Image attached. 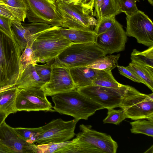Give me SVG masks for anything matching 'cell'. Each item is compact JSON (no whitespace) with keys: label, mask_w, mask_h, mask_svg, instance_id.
Returning a JSON list of instances; mask_svg holds the SVG:
<instances>
[{"label":"cell","mask_w":153,"mask_h":153,"mask_svg":"<svg viewBox=\"0 0 153 153\" xmlns=\"http://www.w3.org/2000/svg\"><path fill=\"white\" fill-rule=\"evenodd\" d=\"M51 98L55 111L72 116L78 121L81 119L87 120L97 111L104 109L76 89L53 95Z\"/></svg>","instance_id":"7a4b0ae2"},{"label":"cell","mask_w":153,"mask_h":153,"mask_svg":"<svg viewBox=\"0 0 153 153\" xmlns=\"http://www.w3.org/2000/svg\"><path fill=\"white\" fill-rule=\"evenodd\" d=\"M6 5L15 18L24 22L26 18V7L23 0H0Z\"/></svg>","instance_id":"cb8c5ba5"},{"label":"cell","mask_w":153,"mask_h":153,"mask_svg":"<svg viewBox=\"0 0 153 153\" xmlns=\"http://www.w3.org/2000/svg\"><path fill=\"white\" fill-rule=\"evenodd\" d=\"M34 54L31 46L27 45L21 55L19 62L20 75L30 64L34 62Z\"/></svg>","instance_id":"f546056e"},{"label":"cell","mask_w":153,"mask_h":153,"mask_svg":"<svg viewBox=\"0 0 153 153\" xmlns=\"http://www.w3.org/2000/svg\"><path fill=\"white\" fill-rule=\"evenodd\" d=\"M16 107L17 111H55L45 92L36 88H19Z\"/></svg>","instance_id":"8fae6325"},{"label":"cell","mask_w":153,"mask_h":153,"mask_svg":"<svg viewBox=\"0 0 153 153\" xmlns=\"http://www.w3.org/2000/svg\"><path fill=\"white\" fill-rule=\"evenodd\" d=\"M78 121L74 119L68 121L61 118L53 120L41 126L42 131L35 143L42 144L69 141L75 135L74 131Z\"/></svg>","instance_id":"9c48e42d"},{"label":"cell","mask_w":153,"mask_h":153,"mask_svg":"<svg viewBox=\"0 0 153 153\" xmlns=\"http://www.w3.org/2000/svg\"><path fill=\"white\" fill-rule=\"evenodd\" d=\"M117 67L120 73L123 76L134 82L141 83L144 84L143 81L128 66L124 67L118 65Z\"/></svg>","instance_id":"e575fe53"},{"label":"cell","mask_w":153,"mask_h":153,"mask_svg":"<svg viewBox=\"0 0 153 153\" xmlns=\"http://www.w3.org/2000/svg\"><path fill=\"white\" fill-rule=\"evenodd\" d=\"M127 36L135 38L140 44L149 47L153 45V23L144 12L138 10L126 15Z\"/></svg>","instance_id":"30bf717a"},{"label":"cell","mask_w":153,"mask_h":153,"mask_svg":"<svg viewBox=\"0 0 153 153\" xmlns=\"http://www.w3.org/2000/svg\"><path fill=\"white\" fill-rule=\"evenodd\" d=\"M50 0L53 2H54V3H55V2L56 1V0Z\"/></svg>","instance_id":"bcb514c9"},{"label":"cell","mask_w":153,"mask_h":153,"mask_svg":"<svg viewBox=\"0 0 153 153\" xmlns=\"http://www.w3.org/2000/svg\"><path fill=\"white\" fill-rule=\"evenodd\" d=\"M101 12L102 19L121 13L118 0H102Z\"/></svg>","instance_id":"4316f807"},{"label":"cell","mask_w":153,"mask_h":153,"mask_svg":"<svg viewBox=\"0 0 153 153\" xmlns=\"http://www.w3.org/2000/svg\"><path fill=\"white\" fill-rule=\"evenodd\" d=\"M99 71L87 67H76L70 69L76 88L92 85Z\"/></svg>","instance_id":"e0dca14e"},{"label":"cell","mask_w":153,"mask_h":153,"mask_svg":"<svg viewBox=\"0 0 153 153\" xmlns=\"http://www.w3.org/2000/svg\"><path fill=\"white\" fill-rule=\"evenodd\" d=\"M102 0H94L93 17H95L97 21L102 19L101 7Z\"/></svg>","instance_id":"74e56055"},{"label":"cell","mask_w":153,"mask_h":153,"mask_svg":"<svg viewBox=\"0 0 153 153\" xmlns=\"http://www.w3.org/2000/svg\"><path fill=\"white\" fill-rule=\"evenodd\" d=\"M126 118L153 120V93L146 94L129 86L119 106Z\"/></svg>","instance_id":"8992f818"},{"label":"cell","mask_w":153,"mask_h":153,"mask_svg":"<svg viewBox=\"0 0 153 153\" xmlns=\"http://www.w3.org/2000/svg\"><path fill=\"white\" fill-rule=\"evenodd\" d=\"M50 78L41 88L47 96L68 92L76 88L70 69L52 65Z\"/></svg>","instance_id":"5bb4252c"},{"label":"cell","mask_w":153,"mask_h":153,"mask_svg":"<svg viewBox=\"0 0 153 153\" xmlns=\"http://www.w3.org/2000/svg\"><path fill=\"white\" fill-rule=\"evenodd\" d=\"M59 27L51 26L42 33L34 40L31 48L34 62L45 63L54 60L65 49L74 43L63 36Z\"/></svg>","instance_id":"277c9868"},{"label":"cell","mask_w":153,"mask_h":153,"mask_svg":"<svg viewBox=\"0 0 153 153\" xmlns=\"http://www.w3.org/2000/svg\"><path fill=\"white\" fill-rule=\"evenodd\" d=\"M139 0H118L120 11L127 15H130L136 12L138 10L136 5Z\"/></svg>","instance_id":"836d02e7"},{"label":"cell","mask_w":153,"mask_h":153,"mask_svg":"<svg viewBox=\"0 0 153 153\" xmlns=\"http://www.w3.org/2000/svg\"><path fill=\"white\" fill-rule=\"evenodd\" d=\"M115 15L102 18L97 21L94 30L97 35H100L108 30L114 24L116 20Z\"/></svg>","instance_id":"d6a6232c"},{"label":"cell","mask_w":153,"mask_h":153,"mask_svg":"<svg viewBox=\"0 0 153 153\" xmlns=\"http://www.w3.org/2000/svg\"><path fill=\"white\" fill-rule=\"evenodd\" d=\"M33 62L29 64L20 75L15 85L19 88H41L45 84L39 76Z\"/></svg>","instance_id":"2e32d148"},{"label":"cell","mask_w":153,"mask_h":153,"mask_svg":"<svg viewBox=\"0 0 153 153\" xmlns=\"http://www.w3.org/2000/svg\"><path fill=\"white\" fill-rule=\"evenodd\" d=\"M8 115L5 113L0 111V126Z\"/></svg>","instance_id":"60d3db41"},{"label":"cell","mask_w":153,"mask_h":153,"mask_svg":"<svg viewBox=\"0 0 153 153\" xmlns=\"http://www.w3.org/2000/svg\"><path fill=\"white\" fill-rule=\"evenodd\" d=\"M19 88L16 85L0 93V111L8 115L17 111L16 100Z\"/></svg>","instance_id":"d6986e66"},{"label":"cell","mask_w":153,"mask_h":153,"mask_svg":"<svg viewBox=\"0 0 153 153\" xmlns=\"http://www.w3.org/2000/svg\"><path fill=\"white\" fill-rule=\"evenodd\" d=\"M129 86L123 89H117L91 85L76 89L104 108H114L119 107Z\"/></svg>","instance_id":"7c38bea8"},{"label":"cell","mask_w":153,"mask_h":153,"mask_svg":"<svg viewBox=\"0 0 153 153\" xmlns=\"http://www.w3.org/2000/svg\"><path fill=\"white\" fill-rule=\"evenodd\" d=\"M92 85L117 89L125 88L128 86L117 82L113 76L111 71L103 70L99 71Z\"/></svg>","instance_id":"ffe728a7"},{"label":"cell","mask_w":153,"mask_h":153,"mask_svg":"<svg viewBox=\"0 0 153 153\" xmlns=\"http://www.w3.org/2000/svg\"><path fill=\"white\" fill-rule=\"evenodd\" d=\"M131 62L141 65L153 67V45L142 51L134 49L131 53Z\"/></svg>","instance_id":"603a6c76"},{"label":"cell","mask_w":153,"mask_h":153,"mask_svg":"<svg viewBox=\"0 0 153 153\" xmlns=\"http://www.w3.org/2000/svg\"><path fill=\"white\" fill-rule=\"evenodd\" d=\"M130 131L134 134H142L153 137V120L139 119L130 122Z\"/></svg>","instance_id":"d4e9b609"},{"label":"cell","mask_w":153,"mask_h":153,"mask_svg":"<svg viewBox=\"0 0 153 153\" xmlns=\"http://www.w3.org/2000/svg\"><path fill=\"white\" fill-rule=\"evenodd\" d=\"M0 141L13 153H37V145L27 143L5 121L0 126Z\"/></svg>","instance_id":"9a60e30c"},{"label":"cell","mask_w":153,"mask_h":153,"mask_svg":"<svg viewBox=\"0 0 153 153\" xmlns=\"http://www.w3.org/2000/svg\"><path fill=\"white\" fill-rule=\"evenodd\" d=\"M143 81L144 84L153 91V67L130 63L127 66Z\"/></svg>","instance_id":"44dd1931"},{"label":"cell","mask_w":153,"mask_h":153,"mask_svg":"<svg viewBox=\"0 0 153 153\" xmlns=\"http://www.w3.org/2000/svg\"><path fill=\"white\" fill-rule=\"evenodd\" d=\"M106 55L95 42L74 43L55 58L52 65L69 69L86 67Z\"/></svg>","instance_id":"5b68a950"},{"label":"cell","mask_w":153,"mask_h":153,"mask_svg":"<svg viewBox=\"0 0 153 153\" xmlns=\"http://www.w3.org/2000/svg\"><path fill=\"white\" fill-rule=\"evenodd\" d=\"M148 2L152 5L153 4V0H147Z\"/></svg>","instance_id":"f6af8a7d"},{"label":"cell","mask_w":153,"mask_h":153,"mask_svg":"<svg viewBox=\"0 0 153 153\" xmlns=\"http://www.w3.org/2000/svg\"><path fill=\"white\" fill-rule=\"evenodd\" d=\"M0 15L12 20L15 19L10 11L7 8L6 4L1 1H0Z\"/></svg>","instance_id":"f35d334b"},{"label":"cell","mask_w":153,"mask_h":153,"mask_svg":"<svg viewBox=\"0 0 153 153\" xmlns=\"http://www.w3.org/2000/svg\"><path fill=\"white\" fill-rule=\"evenodd\" d=\"M127 40L122 25L116 20L108 30L97 36L95 43L106 55L111 54L124 51Z\"/></svg>","instance_id":"4fadbf2b"},{"label":"cell","mask_w":153,"mask_h":153,"mask_svg":"<svg viewBox=\"0 0 153 153\" xmlns=\"http://www.w3.org/2000/svg\"><path fill=\"white\" fill-rule=\"evenodd\" d=\"M54 61V60L50 61L43 65H39L37 63H35L34 64L37 73L45 83L48 81L50 78L52 66Z\"/></svg>","instance_id":"4dcf8cb0"},{"label":"cell","mask_w":153,"mask_h":153,"mask_svg":"<svg viewBox=\"0 0 153 153\" xmlns=\"http://www.w3.org/2000/svg\"><path fill=\"white\" fill-rule=\"evenodd\" d=\"M76 137L61 150V153H116L117 143L110 135L92 128L91 125L82 124Z\"/></svg>","instance_id":"6da1fadb"},{"label":"cell","mask_w":153,"mask_h":153,"mask_svg":"<svg viewBox=\"0 0 153 153\" xmlns=\"http://www.w3.org/2000/svg\"><path fill=\"white\" fill-rule=\"evenodd\" d=\"M94 1V0H73L71 3L81 7L87 13L92 16Z\"/></svg>","instance_id":"d590c367"},{"label":"cell","mask_w":153,"mask_h":153,"mask_svg":"<svg viewBox=\"0 0 153 153\" xmlns=\"http://www.w3.org/2000/svg\"><path fill=\"white\" fill-rule=\"evenodd\" d=\"M22 52L13 36L0 28V87L15 85L20 75Z\"/></svg>","instance_id":"3957f363"},{"label":"cell","mask_w":153,"mask_h":153,"mask_svg":"<svg viewBox=\"0 0 153 153\" xmlns=\"http://www.w3.org/2000/svg\"><path fill=\"white\" fill-rule=\"evenodd\" d=\"M12 20L0 15V28L10 36H13L11 29Z\"/></svg>","instance_id":"8d00e7d4"},{"label":"cell","mask_w":153,"mask_h":153,"mask_svg":"<svg viewBox=\"0 0 153 153\" xmlns=\"http://www.w3.org/2000/svg\"><path fill=\"white\" fill-rule=\"evenodd\" d=\"M14 129L26 142L30 144L35 143L42 131L41 127L33 128L18 127Z\"/></svg>","instance_id":"83f0119b"},{"label":"cell","mask_w":153,"mask_h":153,"mask_svg":"<svg viewBox=\"0 0 153 153\" xmlns=\"http://www.w3.org/2000/svg\"><path fill=\"white\" fill-rule=\"evenodd\" d=\"M0 153H13L9 148L0 141Z\"/></svg>","instance_id":"ab89813d"},{"label":"cell","mask_w":153,"mask_h":153,"mask_svg":"<svg viewBox=\"0 0 153 153\" xmlns=\"http://www.w3.org/2000/svg\"><path fill=\"white\" fill-rule=\"evenodd\" d=\"M59 30L65 38L76 43L95 42L97 35L94 30H83L59 27Z\"/></svg>","instance_id":"ac0fdd59"},{"label":"cell","mask_w":153,"mask_h":153,"mask_svg":"<svg viewBox=\"0 0 153 153\" xmlns=\"http://www.w3.org/2000/svg\"><path fill=\"white\" fill-rule=\"evenodd\" d=\"M26 18L30 22H41L51 26L61 27L63 19L55 3L50 0H23Z\"/></svg>","instance_id":"52a82bcc"},{"label":"cell","mask_w":153,"mask_h":153,"mask_svg":"<svg viewBox=\"0 0 153 153\" xmlns=\"http://www.w3.org/2000/svg\"><path fill=\"white\" fill-rule=\"evenodd\" d=\"M68 141L62 143L37 144V153H59L70 142Z\"/></svg>","instance_id":"1f68e13d"},{"label":"cell","mask_w":153,"mask_h":153,"mask_svg":"<svg viewBox=\"0 0 153 153\" xmlns=\"http://www.w3.org/2000/svg\"><path fill=\"white\" fill-rule=\"evenodd\" d=\"M153 146L152 145L149 149L147 150L144 153H153Z\"/></svg>","instance_id":"7bdbcfd3"},{"label":"cell","mask_w":153,"mask_h":153,"mask_svg":"<svg viewBox=\"0 0 153 153\" xmlns=\"http://www.w3.org/2000/svg\"><path fill=\"white\" fill-rule=\"evenodd\" d=\"M55 3L63 22L61 27L83 30H94L97 20L81 7L59 0Z\"/></svg>","instance_id":"ba28073f"},{"label":"cell","mask_w":153,"mask_h":153,"mask_svg":"<svg viewBox=\"0 0 153 153\" xmlns=\"http://www.w3.org/2000/svg\"><path fill=\"white\" fill-rule=\"evenodd\" d=\"M108 109L107 115L103 120L104 123H109L115 124H119L126 118L123 110H117L114 108H109Z\"/></svg>","instance_id":"f1b7e54d"},{"label":"cell","mask_w":153,"mask_h":153,"mask_svg":"<svg viewBox=\"0 0 153 153\" xmlns=\"http://www.w3.org/2000/svg\"><path fill=\"white\" fill-rule=\"evenodd\" d=\"M21 22L16 19L12 20L11 29L13 38L23 51L27 45V42L25 37V29Z\"/></svg>","instance_id":"484cf974"},{"label":"cell","mask_w":153,"mask_h":153,"mask_svg":"<svg viewBox=\"0 0 153 153\" xmlns=\"http://www.w3.org/2000/svg\"><path fill=\"white\" fill-rule=\"evenodd\" d=\"M57 0L61 1L67 3H71L73 0H56V1Z\"/></svg>","instance_id":"ee69618b"},{"label":"cell","mask_w":153,"mask_h":153,"mask_svg":"<svg viewBox=\"0 0 153 153\" xmlns=\"http://www.w3.org/2000/svg\"><path fill=\"white\" fill-rule=\"evenodd\" d=\"M15 85H4L0 87V93L13 87Z\"/></svg>","instance_id":"b9f144b4"},{"label":"cell","mask_w":153,"mask_h":153,"mask_svg":"<svg viewBox=\"0 0 153 153\" xmlns=\"http://www.w3.org/2000/svg\"><path fill=\"white\" fill-rule=\"evenodd\" d=\"M120 56L119 54L105 56L97 59L86 67L99 70L111 71L118 65V61Z\"/></svg>","instance_id":"7402d4cb"}]
</instances>
